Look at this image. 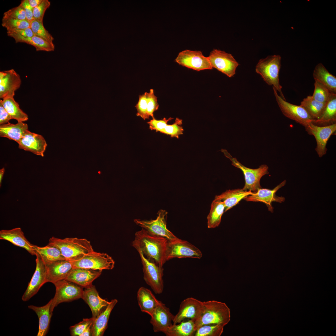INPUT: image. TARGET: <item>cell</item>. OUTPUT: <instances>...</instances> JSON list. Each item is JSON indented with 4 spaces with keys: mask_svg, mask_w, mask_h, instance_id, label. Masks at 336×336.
Segmentation results:
<instances>
[{
    "mask_svg": "<svg viewBox=\"0 0 336 336\" xmlns=\"http://www.w3.org/2000/svg\"><path fill=\"white\" fill-rule=\"evenodd\" d=\"M168 242L166 238L152 235L142 228L135 233L132 245L136 250H139L149 261L163 267L167 261Z\"/></svg>",
    "mask_w": 336,
    "mask_h": 336,
    "instance_id": "cell-1",
    "label": "cell"
},
{
    "mask_svg": "<svg viewBox=\"0 0 336 336\" xmlns=\"http://www.w3.org/2000/svg\"><path fill=\"white\" fill-rule=\"evenodd\" d=\"M48 244L57 247L64 258L71 262L79 260L94 251L90 241L84 238L52 237Z\"/></svg>",
    "mask_w": 336,
    "mask_h": 336,
    "instance_id": "cell-2",
    "label": "cell"
},
{
    "mask_svg": "<svg viewBox=\"0 0 336 336\" xmlns=\"http://www.w3.org/2000/svg\"><path fill=\"white\" fill-rule=\"evenodd\" d=\"M203 308L198 318L195 321L196 330L207 324H220L225 326L231 319L230 309L222 302L211 300L203 301Z\"/></svg>",
    "mask_w": 336,
    "mask_h": 336,
    "instance_id": "cell-3",
    "label": "cell"
},
{
    "mask_svg": "<svg viewBox=\"0 0 336 336\" xmlns=\"http://www.w3.org/2000/svg\"><path fill=\"white\" fill-rule=\"evenodd\" d=\"M281 62V57L279 55L268 56L259 60L256 65L255 71L267 84L272 86L279 93L281 97L286 100L279 80Z\"/></svg>",
    "mask_w": 336,
    "mask_h": 336,
    "instance_id": "cell-4",
    "label": "cell"
},
{
    "mask_svg": "<svg viewBox=\"0 0 336 336\" xmlns=\"http://www.w3.org/2000/svg\"><path fill=\"white\" fill-rule=\"evenodd\" d=\"M221 151L226 157L230 160L233 166L240 169L243 172L245 182L242 188L243 190L255 193L262 188L260 180L263 176L269 173L268 167L267 165H262L257 169L249 168L241 164L236 158L232 157L226 150L222 149Z\"/></svg>",
    "mask_w": 336,
    "mask_h": 336,
    "instance_id": "cell-5",
    "label": "cell"
},
{
    "mask_svg": "<svg viewBox=\"0 0 336 336\" xmlns=\"http://www.w3.org/2000/svg\"><path fill=\"white\" fill-rule=\"evenodd\" d=\"M56 292L50 307L53 313L54 308L60 303L69 302L81 298L83 292L82 287L66 279H63L54 284Z\"/></svg>",
    "mask_w": 336,
    "mask_h": 336,
    "instance_id": "cell-6",
    "label": "cell"
},
{
    "mask_svg": "<svg viewBox=\"0 0 336 336\" xmlns=\"http://www.w3.org/2000/svg\"><path fill=\"white\" fill-rule=\"evenodd\" d=\"M167 214L166 211L161 209L158 212L157 218L155 220L148 221L135 219L134 222L152 235L161 236L166 238L169 241H172L179 238L167 228Z\"/></svg>",
    "mask_w": 336,
    "mask_h": 336,
    "instance_id": "cell-7",
    "label": "cell"
},
{
    "mask_svg": "<svg viewBox=\"0 0 336 336\" xmlns=\"http://www.w3.org/2000/svg\"><path fill=\"white\" fill-rule=\"evenodd\" d=\"M136 250L141 259L144 280L155 293H161L164 289L163 268L149 261L145 257L139 250Z\"/></svg>",
    "mask_w": 336,
    "mask_h": 336,
    "instance_id": "cell-8",
    "label": "cell"
},
{
    "mask_svg": "<svg viewBox=\"0 0 336 336\" xmlns=\"http://www.w3.org/2000/svg\"><path fill=\"white\" fill-rule=\"evenodd\" d=\"M273 88L278 105L282 114L286 117L295 121L305 128L312 123L314 120L302 107L287 101L278 95L277 91L274 87H273Z\"/></svg>",
    "mask_w": 336,
    "mask_h": 336,
    "instance_id": "cell-9",
    "label": "cell"
},
{
    "mask_svg": "<svg viewBox=\"0 0 336 336\" xmlns=\"http://www.w3.org/2000/svg\"><path fill=\"white\" fill-rule=\"evenodd\" d=\"M175 61L179 64L197 71L213 69L208 57L200 51L186 49L180 52Z\"/></svg>",
    "mask_w": 336,
    "mask_h": 336,
    "instance_id": "cell-10",
    "label": "cell"
},
{
    "mask_svg": "<svg viewBox=\"0 0 336 336\" xmlns=\"http://www.w3.org/2000/svg\"><path fill=\"white\" fill-rule=\"evenodd\" d=\"M73 268H83L102 270H111L115 264L112 258L106 253L93 252L86 255L82 259L71 262Z\"/></svg>",
    "mask_w": 336,
    "mask_h": 336,
    "instance_id": "cell-11",
    "label": "cell"
},
{
    "mask_svg": "<svg viewBox=\"0 0 336 336\" xmlns=\"http://www.w3.org/2000/svg\"><path fill=\"white\" fill-rule=\"evenodd\" d=\"M208 57L212 68H215L229 77L236 74V70L239 64L231 54L214 49Z\"/></svg>",
    "mask_w": 336,
    "mask_h": 336,
    "instance_id": "cell-12",
    "label": "cell"
},
{
    "mask_svg": "<svg viewBox=\"0 0 336 336\" xmlns=\"http://www.w3.org/2000/svg\"><path fill=\"white\" fill-rule=\"evenodd\" d=\"M203 254L201 250L187 241L178 239L169 241L167 250V261L174 258H193L200 259Z\"/></svg>",
    "mask_w": 336,
    "mask_h": 336,
    "instance_id": "cell-13",
    "label": "cell"
},
{
    "mask_svg": "<svg viewBox=\"0 0 336 336\" xmlns=\"http://www.w3.org/2000/svg\"><path fill=\"white\" fill-rule=\"evenodd\" d=\"M308 134L313 136L315 139L316 146L315 150L320 157L326 153V145L331 136L336 131V123L324 126H319L311 123L305 127Z\"/></svg>",
    "mask_w": 336,
    "mask_h": 336,
    "instance_id": "cell-14",
    "label": "cell"
},
{
    "mask_svg": "<svg viewBox=\"0 0 336 336\" xmlns=\"http://www.w3.org/2000/svg\"><path fill=\"white\" fill-rule=\"evenodd\" d=\"M35 256V269L22 297V300L24 301L29 300L37 293L44 283L47 282L46 264L38 254H36Z\"/></svg>",
    "mask_w": 336,
    "mask_h": 336,
    "instance_id": "cell-15",
    "label": "cell"
},
{
    "mask_svg": "<svg viewBox=\"0 0 336 336\" xmlns=\"http://www.w3.org/2000/svg\"><path fill=\"white\" fill-rule=\"evenodd\" d=\"M203 308V302L190 297L181 303L177 313L174 315L173 324H176L185 319L195 321L201 315Z\"/></svg>",
    "mask_w": 336,
    "mask_h": 336,
    "instance_id": "cell-16",
    "label": "cell"
},
{
    "mask_svg": "<svg viewBox=\"0 0 336 336\" xmlns=\"http://www.w3.org/2000/svg\"><path fill=\"white\" fill-rule=\"evenodd\" d=\"M150 323L155 333H164L173 324L174 315L170 312L169 308L160 301L150 315Z\"/></svg>",
    "mask_w": 336,
    "mask_h": 336,
    "instance_id": "cell-17",
    "label": "cell"
},
{
    "mask_svg": "<svg viewBox=\"0 0 336 336\" xmlns=\"http://www.w3.org/2000/svg\"><path fill=\"white\" fill-rule=\"evenodd\" d=\"M285 180L273 189L261 188L255 193L245 197L244 199L247 201L261 202L265 204L269 211L273 212V208L272 205L273 202L282 203L284 202L285 198L282 196H277L276 192L286 184Z\"/></svg>",
    "mask_w": 336,
    "mask_h": 336,
    "instance_id": "cell-18",
    "label": "cell"
},
{
    "mask_svg": "<svg viewBox=\"0 0 336 336\" xmlns=\"http://www.w3.org/2000/svg\"><path fill=\"white\" fill-rule=\"evenodd\" d=\"M20 75L12 69L0 72V98L14 97L21 84Z\"/></svg>",
    "mask_w": 336,
    "mask_h": 336,
    "instance_id": "cell-19",
    "label": "cell"
},
{
    "mask_svg": "<svg viewBox=\"0 0 336 336\" xmlns=\"http://www.w3.org/2000/svg\"><path fill=\"white\" fill-rule=\"evenodd\" d=\"M17 143L20 149L42 157L44 156V153L47 145L43 136L29 130Z\"/></svg>",
    "mask_w": 336,
    "mask_h": 336,
    "instance_id": "cell-20",
    "label": "cell"
},
{
    "mask_svg": "<svg viewBox=\"0 0 336 336\" xmlns=\"http://www.w3.org/2000/svg\"><path fill=\"white\" fill-rule=\"evenodd\" d=\"M102 270L83 268H73L65 279L85 288L92 285L93 282L101 274Z\"/></svg>",
    "mask_w": 336,
    "mask_h": 336,
    "instance_id": "cell-21",
    "label": "cell"
},
{
    "mask_svg": "<svg viewBox=\"0 0 336 336\" xmlns=\"http://www.w3.org/2000/svg\"><path fill=\"white\" fill-rule=\"evenodd\" d=\"M45 264L47 282L53 284L65 279L73 268L72 263L66 259L58 260Z\"/></svg>",
    "mask_w": 336,
    "mask_h": 336,
    "instance_id": "cell-22",
    "label": "cell"
},
{
    "mask_svg": "<svg viewBox=\"0 0 336 336\" xmlns=\"http://www.w3.org/2000/svg\"><path fill=\"white\" fill-rule=\"evenodd\" d=\"M81 298L86 303L91 310L92 317L96 318L107 307L110 302L101 298L95 286L85 288Z\"/></svg>",
    "mask_w": 336,
    "mask_h": 336,
    "instance_id": "cell-23",
    "label": "cell"
},
{
    "mask_svg": "<svg viewBox=\"0 0 336 336\" xmlns=\"http://www.w3.org/2000/svg\"><path fill=\"white\" fill-rule=\"evenodd\" d=\"M0 240H5L13 245L22 248L32 255H35L34 245L31 244L26 238L20 227L0 231Z\"/></svg>",
    "mask_w": 336,
    "mask_h": 336,
    "instance_id": "cell-24",
    "label": "cell"
},
{
    "mask_svg": "<svg viewBox=\"0 0 336 336\" xmlns=\"http://www.w3.org/2000/svg\"><path fill=\"white\" fill-rule=\"evenodd\" d=\"M52 301L51 299L45 305L42 306L29 305V309L33 310L36 313L39 319V330L37 336H44L47 334L52 313L50 311V307Z\"/></svg>",
    "mask_w": 336,
    "mask_h": 336,
    "instance_id": "cell-25",
    "label": "cell"
},
{
    "mask_svg": "<svg viewBox=\"0 0 336 336\" xmlns=\"http://www.w3.org/2000/svg\"><path fill=\"white\" fill-rule=\"evenodd\" d=\"M254 193L242 189L227 190L219 195H216L214 200H220L225 205V212L237 204L242 199Z\"/></svg>",
    "mask_w": 336,
    "mask_h": 336,
    "instance_id": "cell-26",
    "label": "cell"
},
{
    "mask_svg": "<svg viewBox=\"0 0 336 336\" xmlns=\"http://www.w3.org/2000/svg\"><path fill=\"white\" fill-rule=\"evenodd\" d=\"M117 302V300H112L106 308L96 318H94L92 325V336L103 335L107 328L111 312Z\"/></svg>",
    "mask_w": 336,
    "mask_h": 336,
    "instance_id": "cell-27",
    "label": "cell"
},
{
    "mask_svg": "<svg viewBox=\"0 0 336 336\" xmlns=\"http://www.w3.org/2000/svg\"><path fill=\"white\" fill-rule=\"evenodd\" d=\"M137 299L141 311L150 315L160 301L149 289L144 287H141L138 289Z\"/></svg>",
    "mask_w": 336,
    "mask_h": 336,
    "instance_id": "cell-28",
    "label": "cell"
},
{
    "mask_svg": "<svg viewBox=\"0 0 336 336\" xmlns=\"http://www.w3.org/2000/svg\"><path fill=\"white\" fill-rule=\"evenodd\" d=\"M29 130L28 125L19 122L15 124L8 122L0 125V136L18 142Z\"/></svg>",
    "mask_w": 336,
    "mask_h": 336,
    "instance_id": "cell-29",
    "label": "cell"
},
{
    "mask_svg": "<svg viewBox=\"0 0 336 336\" xmlns=\"http://www.w3.org/2000/svg\"><path fill=\"white\" fill-rule=\"evenodd\" d=\"M336 123V94L332 93L320 116L312 123L319 126H324Z\"/></svg>",
    "mask_w": 336,
    "mask_h": 336,
    "instance_id": "cell-30",
    "label": "cell"
},
{
    "mask_svg": "<svg viewBox=\"0 0 336 336\" xmlns=\"http://www.w3.org/2000/svg\"><path fill=\"white\" fill-rule=\"evenodd\" d=\"M313 76L315 81L324 85L332 93L336 94V77L322 63H318L315 66Z\"/></svg>",
    "mask_w": 336,
    "mask_h": 336,
    "instance_id": "cell-31",
    "label": "cell"
},
{
    "mask_svg": "<svg viewBox=\"0 0 336 336\" xmlns=\"http://www.w3.org/2000/svg\"><path fill=\"white\" fill-rule=\"evenodd\" d=\"M196 331L195 321L185 319L173 324L164 333L166 336H194Z\"/></svg>",
    "mask_w": 336,
    "mask_h": 336,
    "instance_id": "cell-32",
    "label": "cell"
},
{
    "mask_svg": "<svg viewBox=\"0 0 336 336\" xmlns=\"http://www.w3.org/2000/svg\"><path fill=\"white\" fill-rule=\"evenodd\" d=\"M34 250L35 255L38 254L45 264L58 260L66 259L60 250L52 245L48 244L45 246L40 247L34 245Z\"/></svg>",
    "mask_w": 336,
    "mask_h": 336,
    "instance_id": "cell-33",
    "label": "cell"
},
{
    "mask_svg": "<svg viewBox=\"0 0 336 336\" xmlns=\"http://www.w3.org/2000/svg\"><path fill=\"white\" fill-rule=\"evenodd\" d=\"M0 102L11 117L12 119L16 120L18 122H24L28 119V115L20 108L18 103L14 99V97H6Z\"/></svg>",
    "mask_w": 336,
    "mask_h": 336,
    "instance_id": "cell-34",
    "label": "cell"
},
{
    "mask_svg": "<svg viewBox=\"0 0 336 336\" xmlns=\"http://www.w3.org/2000/svg\"><path fill=\"white\" fill-rule=\"evenodd\" d=\"M225 205L222 201L214 200L212 201L207 217L208 228H214L219 226L222 216L225 212Z\"/></svg>",
    "mask_w": 336,
    "mask_h": 336,
    "instance_id": "cell-35",
    "label": "cell"
},
{
    "mask_svg": "<svg viewBox=\"0 0 336 336\" xmlns=\"http://www.w3.org/2000/svg\"><path fill=\"white\" fill-rule=\"evenodd\" d=\"M11 37L14 39L16 43H24L33 46L37 51L50 52L54 50V44H52L42 38L35 35L27 38L16 35H12Z\"/></svg>",
    "mask_w": 336,
    "mask_h": 336,
    "instance_id": "cell-36",
    "label": "cell"
},
{
    "mask_svg": "<svg viewBox=\"0 0 336 336\" xmlns=\"http://www.w3.org/2000/svg\"><path fill=\"white\" fill-rule=\"evenodd\" d=\"M326 104L315 100L311 96H308L303 99L300 105L305 110L312 119L315 120L321 115Z\"/></svg>",
    "mask_w": 336,
    "mask_h": 336,
    "instance_id": "cell-37",
    "label": "cell"
},
{
    "mask_svg": "<svg viewBox=\"0 0 336 336\" xmlns=\"http://www.w3.org/2000/svg\"><path fill=\"white\" fill-rule=\"evenodd\" d=\"M224 326L220 324L203 325L197 329L194 336H220L223 332Z\"/></svg>",
    "mask_w": 336,
    "mask_h": 336,
    "instance_id": "cell-38",
    "label": "cell"
},
{
    "mask_svg": "<svg viewBox=\"0 0 336 336\" xmlns=\"http://www.w3.org/2000/svg\"><path fill=\"white\" fill-rule=\"evenodd\" d=\"M315 81L312 98L320 102L327 103L332 93L324 85L317 81Z\"/></svg>",
    "mask_w": 336,
    "mask_h": 336,
    "instance_id": "cell-39",
    "label": "cell"
},
{
    "mask_svg": "<svg viewBox=\"0 0 336 336\" xmlns=\"http://www.w3.org/2000/svg\"><path fill=\"white\" fill-rule=\"evenodd\" d=\"M2 25L7 30L24 29L30 27V23L27 20H20L3 16Z\"/></svg>",
    "mask_w": 336,
    "mask_h": 336,
    "instance_id": "cell-40",
    "label": "cell"
},
{
    "mask_svg": "<svg viewBox=\"0 0 336 336\" xmlns=\"http://www.w3.org/2000/svg\"><path fill=\"white\" fill-rule=\"evenodd\" d=\"M30 28L35 35L42 38L52 44H54L53 42L54 38L44 28L43 22L34 20L30 23Z\"/></svg>",
    "mask_w": 336,
    "mask_h": 336,
    "instance_id": "cell-41",
    "label": "cell"
},
{
    "mask_svg": "<svg viewBox=\"0 0 336 336\" xmlns=\"http://www.w3.org/2000/svg\"><path fill=\"white\" fill-rule=\"evenodd\" d=\"M182 120L176 118L174 123L171 124H168L162 132V133L169 135L171 137L178 138L183 134L184 129L181 126Z\"/></svg>",
    "mask_w": 336,
    "mask_h": 336,
    "instance_id": "cell-42",
    "label": "cell"
},
{
    "mask_svg": "<svg viewBox=\"0 0 336 336\" xmlns=\"http://www.w3.org/2000/svg\"><path fill=\"white\" fill-rule=\"evenodd\" d=\"M147 115L148 119L150 117L154 118L153 113L157 110L159 107L157 97L154 94L153 89H151L149 92H147Z\"/></svg>",
    "mask_w": 336,
    "mask_h": 336,
    "instance_id": "cell-43",
    "label": "cell"
},
{
    "mask_svg": "<svg viewBox=\"0 0 336 336\" xmlns=\"http://www.w3.org/2000/svg\"><path fill=\"white\" fill-rule=\"evenodd\" d=\"M94 318L83 319L79 323L69 328L70 333L72 336H80L84 331L93 323Z\"/></svg>",
    "mask_w": 336,
    "mask_h": 336,
    "instance_id": "cell-44",
    "label": "cell"
},
{
    "mask_svg": "<svg viewBox=\"0 0 336 336\" xmlns=\"http://www.w3.org/2000/svg\"><path fill=\"white\" fill-rule=\"evenodd\" d=\"M137 111L136 115L144 120L148 119L147 111V92L139 96L138 101L135 106Z\"/></svg>",
    "mask_w": 336,
    "mask_h": 336,
    "instance_id": "cell-45",
    "label": "cell"
},
{
    "mask_svg": "<svg viewBox=\"0 0 336 336\" xmlns=\"http://www.w3.org/2000/svg\"><path fill=\"white\" fill-rule=\"evenodd\" d=\"M50 2L48 0H42L41 2L33 8L34 19L43 22V19L46 11L49 8Z\"/></svg>",
    "mask_w": 336,
    "mask_h": 336,
    "instance_id": "cell-46",
    "label": "cell"
},
{
    "mask_svg": "<svg viewBox=\"0 0 336 336\" xmlns=\"http://www.w3.org/2000/svg\"><path fill=\"white\" fill-rule=\"evenodd\" d=\"M173 119L171 117L168 119L164 118L162 119L157 120L154 118L147 123L151 130H154L156 132H159L161 133L168 124V122Z\"/></svg>",
    "mask_w": 336,
    "mask_h": 336,
    "instance_id": "cell-47",
    "label": "cell"
},
{
    "mask_svg": "<svg viewBox=\"0 0 336 336\" xmlns=\"http://www.w3.org/2000/svg\"><path fill=\"white\" fill-rule=\"evenodd\" d=\"M3 16L20 20H26L24 8L20 4L5 12Z\"/></svg>",
    "mask_w": 336,
    "mask_h": 336,
    "instance_id": "cell-48",
    "label": "cell"
},
{
    "mask_svg": "<svg viewBox=\"0 0 336 336\" xmlns=\"http://www.w3.org/2000/svg\"><path fill=\"white\" fill-rule=\"evenodd\" d=\"M7 34L10 37L16 35L25 38L31 37L35 35L30 27L24 29L7 30Z\"/></svg>",
    "mask_w": 336,
    "mask_h": 336,
    "instance_id": "cell-49",
    "label": "cell"
},
{
    "mask_svg": "<svg viewBox=\"0 0 336 336\" xmlns=\"http://www.w3.org/2000/svg\"><path fill=\"white\" fill-rule=\"evenodd\" d=\"M24 8L26 20L30 23L33 20V8L30 5L28 0H23L20 4Z\"/></svg>",
    "mask_w": 336,
    "mask_h": 336,
    "instance_id": "cell-50",
    "label": "cell"
},
{
    "mask_svg": "<svg viewBox=\"0 0 336 336\" xmlns=\"http://www.w3.org/2000/svg\"><path fill=\"white\" fill-rule=\"evenodd\" d=\"M11 119V117L0 102V125L7 124Z\"/></svg>",
    "mask_w": 336,
    "mask_h": 336,
    "instance_id": "cell-51",
    "label": "cell"
},
{
    "mask_svg": "<svg viewBox=\"0 0 336 336\" xmlns=\"http://www.w3.org/2000/svg\"><path fill=\"white\" fill-rule=\"evenodd\" d=\"M92 323H93L84 331L80 335V336H92Z\"/></svg>",
    "mask_w": 336,
    "mask_h": 336,
    "instance_id": "cell-52",
    "label": "cell"
},
{
    "mask_svg": "<svg viewBox=\"0 0 336 336\" xmlns=\"http://www.w3.org/2000/svg\"><path fill=\"white\" fill-rule=\"evenodd\" d=\"M42 0H28L30 6L33 8L38 5Z\"/></svg>",
    "mask_w": 336,
    "mask_h": 336,
    "instance_id": "cell-53",
    "label": "cell"
},
{
    "mask_svg": "<svg viewBox=\"0 0 336 336\" xmlns=\"http://www.w3.org/2000/svg\"><path fill=\"white\" fill-rule=\"evenodd\" d=\"M5 169L4 167L2 168V169L0 170V187H1L2 185V179L3 177L5 172Z\"/></svg>",
    "mask_w": 336,
    "mask_h": 336,
    "instance_id": "cell-54",
    "label": "cell"
}]
</instances>
